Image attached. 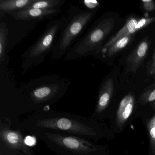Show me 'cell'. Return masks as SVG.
<instances>
[{"instance_id":"6da1fadb","label":"cell","mask_w":155,"mask_h":155,"mask_svg":"<svg viewBox=\"0 0 155 155\" xmlns=\"http://www.w3.org/2000/svg\"><path fill=\"white\" fill-rule=\"evenodd\" d=\"M12 125L31 134L37 132H52L89 140L97 139L100 134L97 125L92 118L51 109L31 114Z\"/></svg>"},{"instance_id":"7a4b0ae2","label":"cell","mask_w":155,"mask_h":155,"mask_svg":"<svg viewBox=\"0 0 155 155\" xmlns=\"http://www.w3.org/2000/svg\"><path fill=\"white\" fill-rule=\"evenodd\" d=\"M96 14L95 11L73 6L68 11L66 22L52 51V58L60 59L67 54L80 37Z\"/></svg>"},{"instance_id":"3957f363","label":"cell","mask_w":155,"mask_h":155,"mask_svg":"<svg viewBox=\"0 0 155 155\" xmlns=\"http://www.w3.org/2000/svg\"><path fill=\"white\" fill-rule=\"evenodd\" d=\"M38 137L57 155H96L98 146L90 140L77 136L48 132H37Z\"/></svg>"},{"instance_id":"277c9868","label":"cell","mask_w":155,"mask_h":155,"mask_svg":"<svg viewBox=\"0 0 155 155\" xmlns=\"http://www.w3.org/2000/svg\"><path fill=\"white\" fill-rule=\"evenodd\" d=\"M114 21L103 18L92 25L65 56L67 61L73 60L90 55H97L106 37L113 29Z\"/></svg>"},{"instance_id":"5b68a950","label":"cell","mask_w":155,"mask_h":155,"mask_svg":"<svg viewBox=\"0 0 155 155\" xmlns=\"http://www.w3.org/2000/svg\"><path fill=\"white\" fill-rule=\"evenodd\" d=\"M66 18L52 21L48 24L42 35L23 54L22 68L27 71L42 63L46 56L53 50Z\"/></svg>"},{"instance_id":"8992f818","label":"cell","mask_w":155,"mask_h":155,"mask_svg":"<svg viewBox=\"0 0 155 155\" xmlns=\"http://www.w3.org/2000/svg\"><path fill=\"white\" fill-rule=\"evenodd\" d=\"M22 130L12 128L10 122L1 118L0 120V145L5 148L21 155H34L30 147L26 145Z\"/></svg>"},{"instance_id":"52a82bcc","label":"cell","mask_w":155,"mask_h":155,"mask_svg":"<svg viewBox=\"0 0 155 155\" xmlns=\"http://www.w3.org/2000/svg\"><path fill=\"white\" fill-rule=\"evenodd\" d=\"M61 12V8L52 9L28 8L12 12L9 15L18 20L29 21L52 18Z\"/></svg>"},{"instance_id":"ba28073f","label":"cell","mask_w":155,"mask_h":155,"mask_svg":"<svg viewBox=\"0 0 155 155\" xmlns=\"http://www.w3.org/2000/svg\"><path fill=\"white\" fill-rule=\"evenodd\" d=\"M114 91V82L111 78L104 82L98 94L97 102L92 117L100 115L107 107Z\"/></svg>"},{"instance_id":"9c48e42d","label":"cell","mask_w":155,"mask_h":155,"mask_svg":"<svg viewBox=\"0 0 155 155\" xmlns=\"http://www.w3.org/2000/svg\"><path fill=\"white\" fill-rule=\"evenodd\" d=\"M134 105V97L130 94L124 97L121 101L117 112V124L118 127H122L130 117Z\"/></svg>"},{"instance_id":"30bf717a","label":"cell","mask_w":155,"mask_h":155,"mask_svg":"<svg viewBox=\"0 0 155 155\" xmlns=\"http://www.w3.org/2000/svg\"><path fill=\"white\" fill-rule=\"evenodd\" d=\"M137 22L138 21L134 18L129 19L122 29L120 30L116 35L110 38V40L101 48L98 54L101 53L103 55V54H105L107 49L115 41H117L120 38L131 35V34L137 31L136 28Z\"/></svg>"},{"instance_id":"8fae6325","label":"cell","mask_w":155,"mask_h":155,"mask_svg":"<svg viewBox=\"0 0 155 155\" xmlns=\"http://www.w3.org/2000/svg\"><path fill=\"white\" fill-rule=\"evenodd\" d=\"M35 0H0V10L9 15L12 12L25 9Z\"/></svg>"},{"instance_id":"7c38bea8","label":"cell","mask_w":155,"mask_h":155,"mask_svg":"<svg viewBox=\"0 0 155 155\" xmlns=\"http://www.w3.org/2000/svg\"><path fill=\"white\" fill-rule=\"evenodd\" d=\"M148 48V44L147 41H142L138 46L130 61L132 71H135L139 67L140 62L144 59L147 54Z\"/></svg>"},{"instance_id":"4fadbf2b","label":"cell","mask_w":155,"mask_h":155,"mask_svg":"<svg viewBox=\"0 0 155 155\" xmlns=\"http://www.w3.org/2000/svg\"><path fill=\"white\" fill-rule=\"evenodd\" d=\"M66 0H35L26 9L37 8L41 9H52L61 8Z\"/></svg>"},{"instance_id":"5bb4252c","label":"cell","mask_w":155,"mask_h":155,"mask_svg":"<svg viewBox=\"0 0 155 155\" xmlns=\"http://www.w3.org/2000/svg\"><path fill=\"white\" fill-rule=\"evenodd\" d=\"M8 29L4 22L0 24V63L4 61L8 41Z\"/></svg>"},{"instance_id":"9a60e30c","label":"cell","mask_w":155,"mask_h":155,"mask_svg":"<svg viewBox=\"0 0 155 155\" xmlns=\"http://www.w3.org/2000/svg\"><path fill=\"white\" fill-rule=\"evenodd\" d=\"M131 35H129L120 38L112 44L107 49L104 54H106L107 57H112L118 51L124 48L127 45L131 39ZM104 54H103V56Z\"/></svg>"},{"instance_id":"2e32d148","label":"cell","mask_w":155,"mask_h":155,"mask_svg":"<svg viewBox=\"0 0 155 155\" xmlns=\"http://www.w3.org/2000/svg\"><path fill=\"white\" fill-rule=\"evenodd\" d=\"M147 127L150 139V148L152 154L155 155V114L149 121Z\"/></svg>"},{"instance_id":"e0dca14e","label":"cell","mask_w":155,"mask_h":155,"mask_svg":"<svg viewBox=\"0 0 155 155\" xmlns=\"http://www.w3.org/2000/svg\"><path fill=\"white\" fill-rule=\"evenodd\" d=\"M155 21V17L153 18H142L140 20L138 21L136 25V29L137 31L145 27H147L149 24Z\"/></svg>"},{"instance_id":"ac0fdd59","label":"cell","mask_w":155,"mask_h":155,"mask_svg":"<svg viewBox=\"0 0 155 155\" xmlns=\"http://www.w3.org/2000/svg\"><path fill=\"white\" fill-rule=\"evenodd\" d=\"M144 8L147 12H152L155 9V4L152 0H142Z\"/></svg>"},{"instance_id":"d6986e66","label":"cell","mask_w":155,"mask_h":155,"mask_svg":"<svg viewBox=\"0 0 155 155\" xmlns=\"http://www.w3.org/2000/svg\"><path fill=\"white\" fill-rule=\"evenodd\" d=\"M83 3L88 8L90 9H93L99 5L98 2L96 1H84Z\"/></svg>"},{"instance_id":"ffe728a7","label":"cell","mask_w":155,"mask_h":155,"mask_svg":"<svg viewBox=\"0 0 155 155\" xmlns=\"http://www.w3.org/2000/svg\"><path fill=\"white\" fill-rule=\"evenodd\" d=\"M36 139L33 136H27L25 137V142L27 146L31 147L36 144Z\"/></svg>"},{"instance_id":"44dd1931","label":"cell","mask_w":155,"mask_h":155,"mask_svg":"<svg viewBox=\"0 0 155 155\" xmlns=\"http://www.w3.org/2000/svg\"><path fill=\"white\" fill-rule=\"evenodd\" d=\"M147 100L148 102H152L155 101V89L149 94Z\"/></svg>"},{"instance_id":"7402d4cb","label":"cell","mask_w":155,"mask_h":155,"mask_svg":"<svg viewBox=\"0 0 155 155\" xmlns=\"http://www.w3.org/2000/svg\"><path fill=\"white\" fill-rule=\"evenodd\" d=\"M151 68H152V71L153 72L155 73V48L154 50V52L153 54V57H152V65H151Z\"/></svg>"},{"instance_id":"603a6c76","label":"cell","mask_w":155,"mask_h":155,"mask_svg":"<svg viewBox=\"0 0 155 155\" xmlns=\"http://www.w3.org/2000/svg\"><path fill=\"white\" fill-rule=\"evenodd\" d=\"M0 155H6L5 153H3L2 151H1V153H0Z\"/></svg>"},{"instance_id":"cb8c5ba5","label":"cell","mask_w":155,"mask_h":155,"mask_svg":"<svg viewBox=\"0 0 155 155\" xmlns=\"http://www.w3.org/2000/svg\"><path fill=\"white\" fill-rule=\"evenodd\" d=\"M154 105H155V103H154Z\"/></svg>"}]
</instances>
